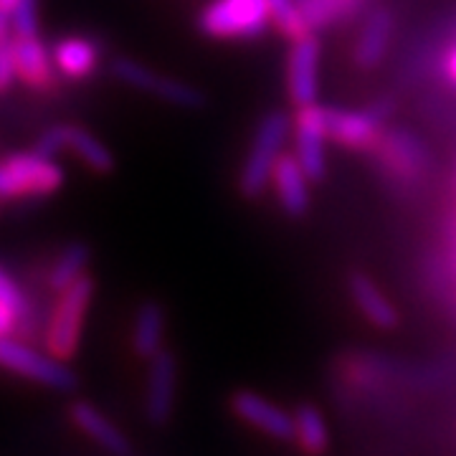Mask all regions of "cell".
<instances>
[{"mask_svg": "<svg viewBox=\"0 0 456 456\" xmlns=\"http://www.w3.org/2000/svg\"><path fill=\"white\" fill-rule=\"evenodd\" d=\"M289 127H292L289 117L279 110L261 117L251 147H248L244 167H241V175H239V193L241 196L259 198L264 188L272 183V170L281 158L284 142L289 137Z\"/></svg>", "mask_w": 456, "mask_h": 456, "instance_id": "1", "label": "cell"}, {"mask_svg": "<svg viewBox=\"0 0 456 456\" xmlns=\"http://www.w3.org/2000/svg\"><path fill=\"white\" fill-rule=\"evenodd\" d=\"M92 297H94V279L89 274H84L71 287H66L64 292H59V299L49 317V327H46L49 355L64 362L77 355L79 340H82L84 317L89 312Z\"/></svg>", "mask_w": 456, "mask_h": 456, "instance_id": "2", "label": "cell"}, {"mask_svg": "<svg viewBox=\"0 0 456 456\" xmlns=\"http://www.w3.org/2000/svg\"><path fill=\"white\" fill-rule=\"evenodd\" d=\"M269 23V0H211L198 13V31L216 41H251Z\"/></svg>", "mask_w": 456, "mask_h": 456, "instance_id": "3", "label": "cell"}, {"mask_svg": "<svg viewBox=\"0 0 456 456\" xmlns=\"http://www.w3.org/2000/svg\"><path fill=\"white\" fill-rule=\"evenodd\" d=\"M64 185V170L41 152H13L0 160V200L53 196Z\"/></svg>", "mask_w": 456, "mask_h": 456, "instance_id": "4", "label": "cell"}, {"mask_svg": "<svg viewBox=\"0 0 456 456\" xmlns=\"http://www.w3.org/2000/svg\"><path fill=\"white\" fill-rule=\"evenodd\" d=\"M0 368L36 380L41 386H49L53 391H71L77 386V375L69 365H64V360L41 355L28 345L11 338H0Z\"/></svg>", "mask_w": 456, "mask_h": 456, "instance_id": "5", "label": "cell"}, {"mask_svg": "<svg viewBox=\"0 0 456 456\" xmlns=\"http://www.w3.org/2000/svg\"><path fill=\"white\" fill-rule=\"evenodd\" d=\"M112 74L122 84H127L132 89H140V92H147L152 97L165 99L167 104H175V107H183V110H200L206 107V94L191 86V84L180 82V79H170V77H163V74H155L152 69L137 64L134 59H114L112 61Z\"/></svg>", "mask_w": 456, "mask_h": 456, "instance_id": "6", "label": "cell"}, {"mask_svg": "<svg viewBox=\"0 0 456 456\" xmlns=\"http://www.w3.org/2000/svg\"><path fill=\"white\" fill-rule=\"evenodd\" d=\"M325 140H327V107L307 104L297 107L294 114V158L312 183L325 178Z\"/></svg>", "mask_w": 456, "mask_h": 456, "instance_id": "7", "label": "cell"}, {"mask_svg": "<svg viewBox=\"0 0 456 456\" xmlns=\"http://www.w3.org/2000/svg\"><path fill=\"white\" fill-rule=\"evenodd\" d=\"M373 155L393 178L403 183H416L428 170V152L424 142L406 130H383Z\"/></svg>", "mask_w": 456, "mask_h": 456, "instance_id": "8", "label": "cell"}, {"mask_svg": "<svg viewBox=\"0 0 456 456\" xmlns=\"http://www.w3.org/2000/svg\"><path fill=\"white\" fill-rule=\"evenodd\" d=\"M373 110H335L327 107V140L353 152H373L383 127Z\"/></svg>", "mask_w": 456, "mask_h": 456, "instance_id": "9", "label": "cell"}, {"mask_svg": "<svg viewBox=\"0 0 456 456\" xmlns=\"http://www.w3.org/2000/svg\"><path fill=\"white\" fill-rule=\"evenodd\" d=\"M320 38L312 33L307 38L294 41L287 59V92L294 107H307L317 102V89H320Z\"/></svg>", "mask_w": 456, "mask_h": 456, "instance_id": "10", "label": "cell"}, {"mask_svg": "<svg viewBox=\"0 0 456 456\" xmlns=\"http://www.w3.org/2000/svg\"><path fill=\"white\" fill-rule=\"evenodd\" d=\"M175 393H178V362L170 353H158L150 360L147 370V395L145 413L152 426H165L175 408Z\"/></svg>", "mask_w": 456, "mask_h": 456, "instance_id": "11", "label": "cell"}, {"mask_svg": "<svg viewBox=\"0 0 456 456\" xmlns=\"http://www.w3.org/2000/svg\"><path fill=\"white\" fill-rule=\"evenodd\" d=\"M231 411L251 424L254 428H259L261 434L272 436L279 441L294 439V416L281 411L277 403H272L269 398H264L254 391H236L231 395Z\"/></svg>", "mask_w": 456, "mask_h": 456, "instance_id": "12", "label": "cell"}, {"mask_svg": "<svg viewBox=\"0 0 456 456\" xmlns=\"http://www.w3.org/2000/svg\"><path fill=\"white\" fill-rule=\"evenodd\" d=\"M310 175L302 170L299 160L292 155H281L272 170V188L277 193L281 211L292 218H302L310 211Z\"/></svg>", "mask_w": 456, "mask_h": 456, "instance_id": "13", "label": "cell"}, {"mask_svg": "<svg viewBox=\"0 0 456 456\" xmlns=\"http://www.w3.org/2000/svg\"><path fill=\"white\" fill-rule=\"evenodd\" d=\"M13 59H16V71L20 84H26L33 92H51L56 86V66L46 51V46L33 38H18L13 36Z\"/></svg>", "mask_w": 456, "mask_h": 456, "instance_id": "14", "label": "cell"}, {"mask_svg": "<svg viewBox=\"0 0 456 456\" xmlns=\"http://www.w3.org/2000/svg\"><path fill=\"white\" fill-rule=\"evenodd\" d=\"M393 36V16L388 8H373L362 28L358 33V41L353 46V64L360 71H370L383 61L386 51L391 46Z\"/></svg>", "mask_w": 456, "mask_h": 456, "instance_id": "15", "label": "cell"}, {"mask_svg": "<svg viewBox=\"0 0 456 456\" xmlns=\"http://www.w3.org/2000/svg\"><path fill=\"white\" fill-rule=\"evenodd\" d=\"M347 289H350V297H353L360 314L370 325H375L378 330H395L398 327V310H395V305L378 289V284L368 274L353 272L347 277Z\"/></svg>", "mask_w": 456, "mask_h": 456, "instance_id": "16", "label": "cell"}, {"mask_svg": "<svg viewBox=\"0 0 456 456\" xmlns=\"http://www.w3.org/2000/svg\"><path fill=\"white\" fill-rule=\"evenodd\" d=\"M51 59L61 77L79 82L94 74L99 64V44L89 36H66L53 46Z\"/></svg>", "mask_w": 456, "mask_h": 456, "instance_id": "17", "label": "cell"}, {"mask_svg": "<svg viewBox=\"0 0 456 456\" xmlns=\"http://www.w3.org/2000/svg\"><path fill=\"white\" fill-rule=\"evenodd\" d=\"M69 416H71V421H74V426H77L79 431H84L92 441H97L99 446L107 449L110 454L125 456L130 452V441H127V436H125V434H122L102 411H97V408L92 406V403H86V401L71 403Z\"/></svg>", "mask_w": 456, "mask_h": 456, "instance_id": "18", "label": "cell"}, {"mask_svg": "<svg viewBox=\"0 0 456 456\" xmlns=\"http://www.w3.org/2000/svg\"><path fill=\"white\" fill-rule=\"evenodd\" d=\"M59 134H61V150L71 152L74 158H79L89 170H94L99 175L102 173H112V150L104 145L97 134H92L84 127H77V125H59Z\"/></svg>", "mask_w": 456, "mask_h": 456, "instance_id": "19", "label": "cell"}, {"mask_svg": "<svg viewBox=\"0 0 456 456\" xmlns=\"http://www.w3.org/2000/svg\"><path fill=\"white\" fill-rule=\"evenodd\" d=\"M165 338V310L158 302H142L134 314L132 325V350L137 358L152 360L158 353H163Z\"/></svg>", "mask_w": 456, "mask_h": 456, "instance_id": "20", "label": "cell"}, {"mask_svg": "<svg viewBox=\"0 0 456 456\" xmlns=\"http://www.w3.org/2000/svg\"><path fill=\"white\" fill-rule=\"evenodd\" d=\"M294 416V441L297 446L310 456H320L327 452L330 444V434H327L325 416L312 406V403H302L292 413Z\"/></svg>", "mask_w": 456, "mask_h": 456, "instance_id": "21", "label": "cell"}, {"mask_svg": "<svg viewBox=\"0 0 456 456\" xmlns=\"http://www.w3.org/2000/svg\"><path fill=\"white\" fill-rule=\"evenodd\" d=\"M92 259V251L86 244H71L66 246L64 251L59 254V259L53 261V266L49 269V287L53 292H64L66 287H71L77 279L84 277L86 264Z\"/></svg>", "mask_w": 456, "mask_h": 456, "instance_id": "22", "label": "cell"}, {"mask_svg": "<svg viewBox=\"0 0 456 456\" xmlns=\"http://www.w3.org/2000/svg\"><path fill=\"white\" fill-rule=\"evenodd\" d=\"M297 3H299L312 31L317 33L338 20L355 16L365 0H297Z\"/></svg>", "mask_w": 456, "mask_h": 456, "instance_id": "23", "label": "cell"}, {"mask_svg": "<svg viewBox=\"0 0 456 456\" xmlns=\"http://www.w3.org/2000/svg\"><path fill=\"white\" fill-rule=\"evenodd\" d=\"M269 18L279 36H284L292 44L314 33L297 0H269Z\"/></svg>", "mask_w": 456, "mask_h": 456, "instance_id": "24", "label": "cell"}, {"mask_svg": "<svg viewBox=\"0 0 456 456\" xmlns=\"http://www.w3.org/2000/svg\"><path fill=\"white\" fill-rule=\"evenodd\" d=\"M13 36L18 38H33L38 36V3L36 0H18V5L11 13Z\"/></svg>", "mask_w": 456, "mask_h": 456, "instance_id": "25", "label": "cell"}, {"mask_svg": "<svg viewBox=\"0 0 456 456\" xmlns=\"http://www.w3.org/2000/svg\"><path fill=\"white\" fill-rule=\"evenodd\" d=\"M13 41V38H11ZM8 44H0V94L8 92L18 79L16 71V59H13V46Z\"/></svg>", "mask_w": 456, "mask_h": 456, "instance_id": "26", "label": "cell"}, {"mask_svg": "<svg viewBox=\"0 0 456 456\" xmlns=\"http://www.w3.org/2000/svg\"><path fill=\"white\" fill-rule=\"evenodd\" d=\"M0 302L11 305V307L20 312V314L26 312V297H23V292L18 289V284L13 281V277H11L3 266H0Z\"/></svg>", "mask_w": 456, "mask_h": 456, "instance_id": "27", "label": "cell"}, {"mask_svg": "<svg viewBox=\"0 0 456 456\" xmlns=\"http://www.w3.org/2000/svg\"><path fill=\"white\" fill-rule=\"evenodd\" d=\"M18 317H20V312L13 310L5 302H0V338H11L16 332Z\"/></svg>", "mask_w": 456, "mask_h": 456, "instance_id": "28", "label": "cell"}, {"mask_svg": "<svg viewBox=\"0 0 456 456\" xmlns=\"http://www.w3.org/2000/svg\"><path fill=\"white\" fill-rule=\"evenodd\" d=\"M13 38V23H11V13L0 11V44H8Z\"/></svg>", "mask_w": 456, "mask_h": 456, "instance_id": "29", "label": "cell"}, {"mask_svg": "<svg viewBox=\"0 0 456 456\" xmlns=\"http://www.w3.org/2000/svg\"><path fill=\"white\" fill-rule=\"evenodd\" d=\"M446 77H449V82L456 86V46L449 53V59H446Z\"/></svg>", "mask_w": 456, "mask_h": 456, "instance_id": "30", "label": "cell"}, {"mask_svg": "<svg viewBox=\"0 0 456 456\" xmlns=\"http://www.w3.org/2000/svg\"><path fill=\"white\" fill-rule=\"evenodd\" d=\"M18 5V0H0V11H5V13H13V8Z\"/></svg>", "mask_w": 456, "mask_h": 456, "instance_id": "31", "label": "cell"}]
</instances>
